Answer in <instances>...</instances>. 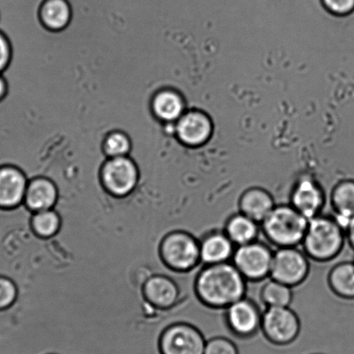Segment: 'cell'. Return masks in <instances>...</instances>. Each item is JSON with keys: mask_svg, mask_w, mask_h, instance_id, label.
I'll list each match as a JSON object with an SVG mask.
<instances>
[{"mask_svg": "<svg viewBox=\"0 0 354 354\" xmlns=\"http://www.w3.org/2000/svg\"><path fill=\"white\" fill-rule=\"evenodd\" d=\"M247 280L232 263L205 266L195 281V291L203 304L225 309L245 297Z\"/></svg>", "mask_w": 354, "mask_h": 354, "instance_id": "1", "label": "cell"}, {"mask_svg": "<svg viewBox=\"0 0 354 354\" xmlns=\"http://www.w3.org/2000/svg\"><path fill=\"white\" fill-rule=\"evenodd\" d=\"M346 241L345 230L335 218L321 214L309 220L301 245L309 259L325 263L339 255Z\"/></svg>", "mask_w": 354, "mask_h": 354, "instance_id": "2", "label": "cell"}, {"mask_svg": "<svg viewBox=\"0 0 354 354\" xmlns=\"http://www.w3.org/2000/svg\"><path fill=\"white\" fill-rule=\"evenodd\" d=\"M308 221L291 205H278L261 223V228L271 245L278 248L297 247L304 241Z\"/></svg>", "mask_w": 354, "mask_h": 354, "instance_id": "3", "label": "cell"}, {"mask_svg": "<svg viewBox=\"0 0 354 354\" xmlns=\"http://www.w3.org/2000/svg\"><path fill=\"white\" fill-rule=\"evenodd\" d=\"M161 257L168 267L187 272L194 270L201 260V247L197 239L183 232L169 234L160 246Z\"/></svg>", "mask_w": 354, "mask_h": 354, "instance_id": "4", "label": "cell"}, {"mask_svg": "<svg viewBox=\"0 0 354 354\" xmlns=\"http://www.w3.org/2000/svg\"><path fill=\"white\" fill-rule=\"evenodd\" d=\"M308 259L297 247L278 248L274 252L270 277L291 288L297 287L307 279L310 270Z\"/></svg>", "mask_w": 354, "mask_h": 354, "instance_id": "5", "label": "cell"}, {"mask_svg": "<svg viewBox=\"0 0 354 354\" xmlns=\"http://www.w3.org/2000/svg\"><path fill=\"white\" fill-rule=\"evenodd\" d=\"M274 252L257 241L236 247L232 263L247 281H260L270 277Z\"/></svg>", "mask_w": 354, "mask_h": 354, "instance_id": "6", "label": "cell"}, {"mask_svg": "<svg viewBox=\"0 0 354 354\" xmlns=\"http://www.w3.org/2000/svg\"><path fill=\"white\" fill-rule=\"evenodd\" d=\"M100 178L110 194L124 197L138 185L140 171L129 156L110 158L103 165Z\"/></svg>", "mask_w": 354, "mask_h": 354, "instance_id": "7", "label": "cell"}, {"mask_svg": "<svg viewBox=\"0 0 354 354\" xmlns=\"http://www.w3.org/2000/svg\"><path fill=\"white\" fill-rule=\"evenodd\" d=\"M261 329L269 342L285 346L297 339L301 331V322L290 307L267 308L262 315Z\"/></svg>", "mask_w": 354, "mask_h": 354, "instance_id": "8", "label": "cell"}, {"mask_svg": "<svg viewBox=\"0 0 354 354\" xmlns=\"http://www.w3.org/2000/svg\"><path fill=\"white\" fill-rule=\"evenodd\" d=\"M205 339L195 326L178 323L169 326L161 335L160 354H204Z\"/></svg>", "mask_w": 354, "mask_h": 354, "instance_id": "9", "label": "cell"}, {"mask_svg": "<svg viewBox=\"0 0 354 354\" xmlns=\"http://www.w3.org/2000/svg\"><path fill=\"white\" fill-rule=\"evenodd\" d=\"M262 315L255 302L245 297L225 308L226 324L234 335L248 339L261 329Z\"/></svg>", "mask_w": 354, "mask_h": 354, "instance_id": "10", "label": "cell"}, {"mask_svg": "<svg viewBox=\"0 0 354 354\" xmlns=\"http://www.w3.org/2000/svg\"><path fill=\"white\" fill-rule=\"evenodd\" d=\"M326 204V195L315 181L304 178L291 192L290 204L308 220L322 214Z\"/></svg>", "mask_w": 354, "mask_h": 354, "instance_id": "11", "label": "cell"}, {"mask_svg": "<svg viewBox=\"0 0 354 354\" xmlns=\"http://www.w3.org/2000/svg\"><path fill=\"white\" fill-rule=\"evenodd\" d=\"M28 180L18 167H0V209H13L25 201Z\"/></svg>", "mask_w": 354, "mask_h": 354, "instance_id": "12", "label": "cell"}, {"mask_svg": "<svg viewBox=\"0 0 354 354\" xmlns=\"http://www.w3.org/2000/svg\"><path fill=\"white\" fill-rule=\"evenodd\" d=\"M199 247L201 263L205 266L230 262L236 250L235 245L225 232L207 234L199 242Z\"/></svg>", "mask_w": 354, "mask_h": 354, "instance_id": "13", "label": "cell"}, {"mask_svg": "<svg viewBox=\"0 0 354 354\" xmlns=\"http://www.w3.org/2000/svg\"><path fill=\"white\" fill-rule=\"evenodd\" d=\"M239 205L240 212L261 225L277 205L270 192L262 188L254 187L243 192L239 198Z\"/></svg>", "mask_w": 354, "mask_h": 354, "instance_id": "14", "label": "cell"}, {"mask_svg": "<svg viewBox=\"0 0 354 354\" xmlns=\"http://www.w3.org/2000/svg\"><path fill=\"white\" fill-rule=\"evenodd\" d=\"M178 138L185 145L198 146L207 140L211 124L205 115L191 112L182 117L176 126Z\"/></svg>", "mask_w": 354, "mask_h": 354, "instance_id": "15", "label": "cell"}, {"mask_svg": "<svg viewBox=\"0 0 354 354\" xmlns=\"http://www.w3.org/2000/svg\"><path fill=\"white\" fill-rule=\"evenodd\" d=\"M57 199V189L49 178L39 177L29 182L25 201L27 207L32 211L50 209L56 204Z\"/></svg>", "mask_w": 354, "mask_h": 354, "instance_id": "16", "label": "cell"}, {"mask_svg": "<svg viewBox=\"0 0 354 354\" xmlns=\"http://www.w3.org/2000/svg\"><path fill=\"white\" fill-rule=\"evenodd\" d=\"M144 294L151 304L161 308L171 307L180 297L176 283L170 278L162 276L149 278L144 285Z\"/></svg>", "mask_w": 354, "mask_h": 354, "instance_id": "17", "label": "cell"}, {"mask_svg": "<svg viewBox=\"0 0 354 354\" xmlns=\"http://www.w3.org/2000/svg\"><path fill=\"white\" fill-rule=\"evenodd\" d=\"M331 204L338 225L345 230L354 216V180H345L336 185L332 192Z\"/></svg>", "mask_w": 354, "mask_h": 354, "instance_id": "18", "label": "cell"}, {"mask_svg": "<svg viewBox=\"0 0 354 354\" xmlns=\"http://www.w3.org/2000/svg\"><path fill=\"white\" fill-rule=\"evenodd\" d=\"M260 223L240 212L230 216L225 232L236 247L255 242L260 232Z\"/></svg>", "mask_w": 354, "mask_h": 354, "instance_id": "19", "label": "cell"}, {"mask_svg": "<svg viewBox=\"0 0 354 354\" xmlns=\"http://www.w3.org/2000/svg\"><path fill=\"white\" fill-rule=\"evenodd\" d=\"M328 284L339 297L354 300V263L336 264L328 274Z\"/></svg>", "mask_w": 354, "mask_h": 354, "instance_id": "20", "label": "cell"}, {"mask_svg": "<svg viewBox=\"0 0 354 354\" xmlns=\"http://www.w3.org/2000/svg\"><path fill=\"white\" fill-rule=\"evenodd\" d=\"M44 25L50 30H60L71 19V8L67 0H46L40 12Z\"/></svg>", "mask_w": 354, "mask_h": 354, "instance_id": "21", "label": "cell"}, {"mask_svg": "<svg viewBox=\"0 0 354 354\" xmlns=\"http://www.w3.org/2000/svg\"><path fill=\"white\" fill-rule=\"evenodd\" d=\"M153 109L158 118L174 122L183 112V101L176 91L166 89L158 93L153 101Z\"/></svg>", "mask_w": 354, "mask_h": 354, "instance_id": "22", "label": "cell"}, {"mask_svg": "<svg viewBox=\"0 0 354 354\" xmlns=\"http://www.w3.org/2000/svg\"><path fill=\"white\" fill-rule=\"evenodd\" d=\"M292 288L270 278L261 290V299L267 308L290 307L293 300Z\"/></svg>", "mask_w": 354, "mask_h": 354, "instance_id": "23", "label": "cell"}, {"mask_svg": "<svg viewBox=\"0 0 354 354\" xmlns=\"http://www.w3.org/2000/svg\"><path fill=\"white\" fill-rule=\"evenodd\" d=\"M61 220L56 212L53 209L37 212L32 219L34 232L42 238H50L59 230Z\"/></svg>", "mask_w": 354, "mask_h": 354, "instance_id": "24", "label": "cell"}, {"mask_svg": "<svg viewBox=\"0 0 354 354\" xmlns=\"http://www.w3.org/2000/svg\"><path fill=\"white\" fill-rule=\"evenodd\" d=\"M131 150V142L124 133L115 131L106 137L104 151L109 158L128 156Z\"/></svg>", "mask_w": 354, "mask_h": 354, "instance_id": "25", "label": "cell"}, {"mask_svg": "<svg viewBox=\"0 0 354 354\" xmlns=\"http://www.w3.org/2000/svg\"><path fill=\"white\" fill-rule=\"evenodd\" d=\"M204 354H239L238 347L225 337H216L206 342Z\"/></svg>", "mask_w": 354, "mask_h": 354, "instance_id": "26", "label": "cell"}, {"mask_svg": "<svg viewBox=\"0 0 354 354\" xmlns=\"http://www.w3.org/2000/svg\"><path fill=\"white\" fill-rule=\"evenodd\" d=\"M18 297L15 283L8 277L0 276V310L11 307Z\"/></svg>", "mask_w": 354, "mask_h": 354, "instance_id": "27", "label": "cell"}, {"mask_svg": "<svg viewBox=\"0 0 354 354\" xmlns=\"http://www.w3.org/2000/svg\"><path fill=\"white\" fill-rule=\"evenodd\" d=\"M12 46L5 33L0 32V74L8 70L12 60Z\"/></svg>", "mask_w": 354, "mask_h": 354, "instance_id": "28", "label": "cell"}, {"mask_svg": "<svg viewBox=\"0 0 354 354\" xmlns=\"http://www.w3.org/2000/svg\"><path fill=\"white\" fill-rule=\"evenodd\" d=\"M330 11L336 15H348L354 11V0H324Z\"/></svg>", "mask_w": 354, "mask_h": 354, "instance_id": "29", "label": "cell"}, {"mask_svg": "<svg viewBox=\"0 0 354 354\" xmlns=\"http://www.w3.org/2000/svg\"><path fill=\"white\" fill-rule=\"evenodd\" d=\"M346 238L349 245L354 250V216L351 219L349 225L346 230Z\"/></svg>", "mask_w": 354, "mask_h": 354, "instance_id": "30", "label": "cell"}, {"mask_svg": "<svg viewBox=\"0 0 354 354\" xmlns=\"http://www.w3.org/2000/svg\"><path fill=\"white\" fill-rule=\"evenodd\" d=\"M8 94V84L6 82V79L3 75V74H0V102L3 101L6 97V95Z\"/></svg>", "mask_w": 354, "mask_h": 354, "instance_id": "31", "label": "cell"}]
</instances>
